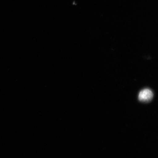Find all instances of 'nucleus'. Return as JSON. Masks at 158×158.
I'll list each match as a JSON object with an SVG mask.
<instances>
[{
  "label": "nucleus",
  "mask_w": 158,
  "mask_h": 158,
  "mask_svg": "<svg viewBox=\"0 0 158 158\" xmlns=\"http://www.w3.org/2000/svg\"><path fill=\"white\" fill-rule=\"evenodd\" d=\"M153 94L149 89H145L141 91L138 95V99L143 102H148L152 99Z\"/></svg>",
  "instance_id": "obj_1"
}]
</instances>
